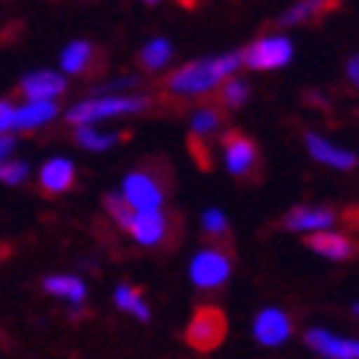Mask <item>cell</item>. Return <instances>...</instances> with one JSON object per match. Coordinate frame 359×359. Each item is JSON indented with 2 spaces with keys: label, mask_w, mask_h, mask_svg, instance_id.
<instances>
[{
  "label": "cell",
  "mask_w": 359,
  "mask_h": 359,
  "mask_svg": "<svg viewBox=\"0 0 359 359\" xmlns=\"http://www.w3.org/2000/svg\"><path fill=\"white\" fill-rule=\"evenodd\" d=\"M225 333H228L225 313L219 307H199L190 318L184 339L190 348L208 353V351H217L225 342Z\"/></svg>",
  "instance_id": "3957f363"
},
{
  "label": "cell",
  "mask_w": 359,
  "mask_h": 359,
  "mask_svg": "<svg viewBox=\"0 0 359 359\" xmlns=\"http://www.w3.org/2000/svg\"><path fill=\"white\" fill-rule=\"evenodd\" d=\"M149 109V97L140 94H102V97H91L82 100L76 105L67 109V123L74 126H94L100 120L109 117H120V114H140Z\"/></svg>",
  "instance_id": "7a4b0ae2"
},
{
  "label": "cell",
  "mask_w": 359,
  "mask_h": 359,
  "mask_svg": "<svg viewBox=\"0 0 359 359\" xmlns=\"http://www.w3.org/2000/svg\"><path fill=\"white\" fill-rule=\"evenodd\" d=\"M15 114H18V109H15L9 100L0 102V129H4V135L6 132H15Z\"/></svg>",
  "instance_id": "83f0119b"
},
{
  "label": "cell",
  "mask_w": 359,
  "mask_h": 359,
  "mask_svg": "<svg viewBox=\"0 0 359 359\" xmlns=\"http://www.w3.org/2000/svg\"><path fill=\"white\" fill-rule=\"evenodd\" d=\"M283 225L290 231H298V234H321V231L336 225V210L318 208V205H301L286 213Z\"/></svg>",
  "instance_id": "8fae6325"
},
{
  "label": "cell",
  "mask_w": 359,
  "mask_h": 359,
  "mask_svg": "<svg viewBox=\"0 0 359 359\" xmlns=\"http://www.w3.org/2000/svg\"><path fill=\"white\" fill-rule=\"evenodd\" d=\"M120 193L126 196V202L135 210H161V205H164V187H161V182L147 170H135L126 175Z\"/></svg>",
  "instance_id": "8992f818"
},
{
  "label": "cell",
  "mask_w": 359,
  "mask_h": 359,
  "mask_svg": "<svg viewBox=\"0 0 359 359\" xmlns=\"http://www.w3.org/2000/svg\"><path fill=\"white\" fill-rule=\"evenodd\" d=\"M304 140H307V149H310V155L318 161V164L333 167V170H353L356 167V155L351 149L336 147V143H330L327 137H321L316 132H307Z\"/></svg>",
  "instance_id": "7c38bea8"
},
{
  "label": "cell",
  "mask_w": 359,
  "mask_h": 359,
  "mask_svg": "<svg viewBox=\"0 0 359 359\" xmlns=\"http://www.w3.org/2000/svg\"><path fill=\"white\" fill-rule=\"evenodd\" d=\"M353 313H356V316H359V304H356V307H353Z\"/></svg>",
  "instance_id": "1f68e13d"
},
{
  "label": "cell",
  "mask_w": 359,
  "mask_h": 359,
  "mask_svg": "<svg viewBox=\"0 0 359 359\" xmlns=\"http://www.w3.org/2000/svg\"><path fill=\"white\" fill-rule=\"evenodd\" d=\"M129 234L140 245H158L167 234V219L161 210H137L129 225Z\"/></svg>",
  "instance_id": "9a60e30c"
},
{
  "label": "cell",
  "mask_w": 359,
  "mask_h": 359,
  "mask_svg": "<svg viewBox=\"0 0 359 359\" xmlns=\"http://www.w3.org/2000/svg\"><path fill=\"white\" fill-rule=\"evenodd\" d=\"M44 290L50 295H56V298L70 301L74 307H79V304L85 301V295H88L85 283L79 278H74V275H50V278H44Z\"/></svg>",
  "instance_id": "ac0fdd59"
},
{
  "label": "cell",
  "mask_w": 359,
  "mask_h": 359,
  "mask_svg": "<svg viewBox=\"0 0 359 359\" xmlns=\"http://www.w3.org/2000/svg\"><path fill=\"white\" fill-rule=\"evenodd\" d=\"M292 62V41L283 35H266L243 50V65L251 70H278Z\"/></svg>",
  "instance_id": "277c9868"
},
{
  "label": "cell",
  "mask_w": 359,
  "mask_h": 359,
  "mask_svg": "<svg viewBox=\"0 0 359 359\" xmlns=\"http://www.w3.org/2000/svg\"><path fill=\"white\" fill-rule=\"evenodd\" d=\"M12 147H15V135H12V132H6L4 137H0V155H4V161H9Z\"/></svg>",
  "instance_id": "f1b7e54d"
},
{
  "label": "cell",
  "mask_w": 359,
  "mask_h": 359,
  "mask_svg": "<svg viewBox=\"0 0 359 359\" xmlns=\"http://www.w3.org/2000/svg\"><path fill=\"white\" fill-rule=\"evenodd\" d=\"M18 91L24 94L27 102H47L67 91V79L62 74H53V70H35V74H27L21 79Z\"/></svg>",
  "instance_id": "9c48e42d"
},
{
  "label": "cell",
  "mask_w": 359,
  "mask_h": 359,
  "mask_svg": "<svg viewBox=\"0 0 359 359\" xmlns=\"http://www.w3.org/2000/svg\"><path fill=\"white\" fill-rule=\"evenodd\" d=\"M307 345L327 359H359V339L336 336L325 327H310L307 330Z\"/></svg>",
  "instance_id": "30bf717a"
},
{
  "label": "cell",
  "mask_w": 359,
  "mask_h": 359,
  "mask_svg": "<svg viewBox=\"0 0 359 359\" xmlns=\"http://www.w3.org/2000/svg\"><path fill=\"white\" fill-rule=\"evenodd\" d=\"M170 59H172V44L167 39H152L140 53V65L147 70H161Z\"/></svg>",
  "instance_id": "603a6c76"
},
{
  "label": "cell",
  "mask_w": 359,
  "mask_h": 359,
  "mask_svg": "<svg viewBox=\"0 0 359 359\" xmlns=\"http://www.w3.org/2000/svg\"><path fill=\"white\" fill-rule=\"evenodd\" d=\"M231 278V257L217 248H202L196 251L190 260V280L199 290H217Z\"/></svg>",
  "instance_id": "5b68a950"
},
{
  "label": "cell",
  "mask_w": 359,
  "mask_h": 359,
  "mask_svg": "<svg viewBox=\"0 0 359 359\" xmlns=\"http://www.w3.org/2000/svg\"><path fill=\"white\" fill-rule=\"evenodd\" d=\"M59 114V102L56 100H47V102H24L15 114V129L21 132H32V129H41L47 126L53 117Z\"/></svg>",
  "instance_id": "2e32d148"
},
{
  "label": "cell",
  "mask_w": 359,
  "mask_h": 359,
  "mask_svg": "<svg viewBox=\"0 0 359 359\" xmlns=\"http://www.w3.org/2000/svg\"><path fill=\"white\" fill-rule=\"evenodd\" d=\"M143 4H149V6H155V4H161V0H143Z\"/></svg>",
  "instance_id": "4dcf8cb0"
},
{
  "label": "cell",
  "mask_w": 359,
  "mask_h": 359,
  "mask_svg": "<svg viewBox=\"0 0 359 359\" xmlns=\"http://www.w3.org/2000/svg\"><path fill=\"white\" fill-rule=\"evenodd\" d=\"M91 59H94V47L88 41H74L62 53V70L65 74H82V70L91 65Z\"/></svg>",
  "instance_id": "7402d4cb"
},
{
  "label": "cell",
  "mask_w": 359,
  "mask_h": 359,
  "mask_svg": "<svg viewBox=\"0 0 359 359\" xmlns=\"http://www.w3.org/2000/svg\"><path fill=\"white\" fill-rule=\"evenodd\" d=\"M307 245L316 251L318 257L333 260V263H342V260H348V257L356 255L353 240L345 237V234H336V231H321V234H310Z\"/></svg>",
  "instance_id": "5bb4252c"
},
{
  "label": "cell",
  "mask_w": 359,
  "mask_h": 359,
  "mask_svg": "<svg viewBox=\"0 0 359 359\" xmlns=\"http://www.w3.org/2000/svg\"><path fill=\"white\" fill-rule=\"evenodd\" d=\"M336 9V0H298L295 6H290L283 15H280V27H295V24H304V21H316L325 12Z\"/></svg>",
  "instance_id": "e0dca14e"
},
{
  "label": "cell",
  "mask_w": 359,
  "mask_h": 359,
  "mask_svg": "<svg viewBox=\"0 0 359 359\" xmlns=\"http://www.w3.org/2000/svg\"><path fill=\"white\" fill-rule=\"evenodd\" d=\"M240 67H243V50L213 56V59H199V62L178 67L167 79V88L175 97H199V94L213 91V88H222L228 79H234Z\"/></svg>",
  "instance_id": "6da1fadb"
},
{
  "label": "cell",
  "mask_w": 359,
  "mask_h": 359,
  "mask_svg": "<svg viewBox=\"0 0 359 359\" xmlns=\"http://www.w3.org/2000/svg\"><path fill=\"white\" fill-rule=\"evenodd\" d=\"M27 175H29V167L24 164V161H4V167H0V182L9 184V187L21 184Z\"/></svg>",
  "instance_id": "484cf974"
},
{
  "label": "cell",
  "mask_w": 359,
  "mask_h": 359,
  "mask_svg": "<svg viewBox=\"0 0 359 359\" xmlns=\"http://www.w3.org/2000/svg\"><path fill=\"white\" fill-rule=\"evenodd\" d=\"M120 137L123 135H117V132H97L94 126H76V143L82 149H91V152L111 149Z\"/></svg>",
  "instance_id": "44dd1931"
},
{
  "label": "cell",
  "mask_w": 359,
  "mask_h": 359,
  "mask_svg": "<svg viewBox=\"0 0 359 359\" xmlns=\"http://www.w3.org/2000/svg\"><path fill=\"white\" fill-rule=\"evenodd\" d=\"M114 304H117V310L135 316L137 321H149V316H152L149 307H147V301H143V295L135 290V286L120 283L114 290Z\"/></svg>",
  "instance_id": "d6986e66"
},
{
  "label": "cell",
  "mask_w": 359,
  "mask_h": 359,
  "mask_svg": "<svg viewBox=\"0 0 359 359\" xmlns=\"http://www.w3.org/2000/svg\"><path fill=\"white\" fill-rule=\"evenodd\" d=\"M222 158H225V170L231 175H245L257 164V147H255V140H248L245 135L228 132L222 137Z\"/></svg>",
  "instance_id": "ba28073f"
},
{
  "label": "cell",
  "mask_w": 359,
  "mask_h": 359,
  "mask_svg": "<svg viewBox=\"0 0 359 359\" xmlns=\"http://www.w3.org/2000/svg\"><path fill=\"white\" fill-rule=\"evenodd\" d=\"M356 62H359V59H356Z\"/></svg>",
  "instance_id": "d6a6232c"
},
{
  "label": "cell",
  "mask_w": 359,
  "mask_h": 359,
  "mask_svg": "<svg viewBox=\"0 0 359 359\" xmlns=\"http://www.w3.org/2000/svg\"><path fill=\"white\" fill-rule=\"evenodd\" d=\"M219 100H222L225 109H240V105L248 100V85L243 79H228L219 88Z\"/></svg>",
  "instance_id": "d4e9b609"
},
{
  "label": "cell",
  "mask_w": 359,
  "mask_h": 359,
  "mask_svg": "<svg viewBox=\"0 0 359 359\" xmlns=\"http://www.w3.org/2000/svg\"><path fill=\"white\" fill-rule=\"evenodd\" d=\"M348 76H351V82L359 88V62L353 59V62H348Z\"/></svg>",
  "instance_id": "f546056e"
},
{
  "label": "cell",
  "mask_w": 359,
  "mask_h": 359,
  "mask_svg": "<svg viewBox=\"0 0 359 359\" xmlns=\"http://www.w3.org/2000/svg\"><path fill=\"white\" fill-rule=\"evenodd\" d=\"M74 182H76V167H74V161H67V158H50L39 170V184L50 196L67 193L74 187Z\"/></svg>",
  "instance_id": "4fadbf2b"
},
{
  "label": "cell",
  "mask_w": 359,
  "mask_h": 359,
  "mask_svg": "<svg viewBox=\"0 0 359 359\" xmlns=\"http://www.w3.org/2000/svg\"><path fill=\"white\" fill-rule=\"evenodd\" d=\"M251 333H255V339H257L260 345L278 348V345H283L286 339H290V333H292V318L286 316L283 310H278V307H266V310L257 313L255 325H251Z\"/></svg>",
  "instance_id": "52a82bcc"
},
{
  "label": "cell",
  "mask_w": 359,
  "mask_h": 359,
  "mask_svg": "<svg viewBox=\"0 0 359 359\" xmlns=\"http://www.w3.org/2000/svg\"><path fill=\"white\" fill-rule=\"evenodd\" d=\"M219 126H222V111L213 109V105H202V109H196L193 117H190L193 140H202L213 132H219Z\"/></svg>",
  "instance_id": "ffe728a7"
},
{
  "label": "cell",
  "mask_w": 359,
  "mask_h": 359,
  "mask_svg": "<svg viewBox=\"0 0 359 359\" xmlns=\"http://www.w3.org/2000/svg\"><path fill=\"white\" fill-rule=\"evenodd\" d=\"M202 228H205V234H213V237H219L228 231V219H225V213L219 208H208L205 210V217H202Z\"/></svg>",
  "instance_id": "4316f807"
},
{
  "label": "cell",
  "mask_w": 359,
  "mask_h": 359,
  "mask_svg": "<svg viewBox=\"0 0 359 359\" xmlns=\"http://www.w3.org/2000/svg\"><path fill=\"white\" fill-rule=\"evenodd\" d=\"M105 210H109V217L120 225V228H126V231H129V225H132V219H135V208L129 205V202H126V196L123 193H109V196H105Z\"/></svg>",
  "instance_id": "cb8c5ba5"
}]
</instances>
